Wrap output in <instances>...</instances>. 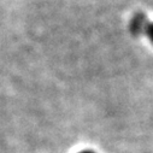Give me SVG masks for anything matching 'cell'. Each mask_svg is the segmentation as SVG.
Returning <instances> with one entry per match:
<instances>
[{
  "label": "cell",
  "mask_w": 153,
  "mask_h": 153,
  "mask_svg": "<svg viewBox=\"0 0 153 153\" xmlns=\"http://www.w3.org/2000/svg\"><path fill=\"white\" fill-rule=\"evenodd\" d=\"M147 25H148L147 18L143 15L140 13V15L135 16V18L131 22V31L134 34H136V35L145 34L146 33V29H147Z\"/></svg>",
  "instance_id": "1"
},
{
  "label": "cell",
  "mask_w": 153,
  "mask_h": 153,
  "mask_svg": "<svg viewBox=\"0 0 153 153\" xmlns=\"http://www.w3.org/2000/svg\"><path fill=\"white\" fill-rule=\"evenodd\" d=\"M147 36H148V39L151 40V42L153 44V23H148L147 25V29H146V33H145Z\"/></svg>",
  "instance_id": "2"
},
{
  "label": "cell",
  "mask_w": 153,
  "mask_h": 153,
  "mask_svg": "<svg viewBox=\"0 0 153 153\" xmlns=\"http://www.w3.org/2000/svg\"><path fill=\"white\" fill-rule=\"evenodd\" d=\"M80 153H93V152H91V151H83V152H80Z\"/></svg>",
  "instance_id": "3"
}]
</instances>
